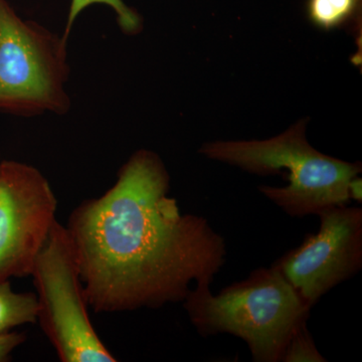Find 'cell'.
<instances>
[{"label":"cell","mask_w":362,"mask_h":362,"mask_svg":"<svg viewBox=\"0 0 362 362\" xmlns=\"http://www.w3.org/2000/svg\"><path fill=\"white\" fill-rule=\"evenodd\" d=\"M163 161L136 151L104 194L76 207L68 228L88 305L96 313L160 308L209 284L226 262L225 240L202 216L181 213Z\"/></svg>","instance_id":"obj_1"},{"label":"cell","mask_w":362,"mask_h":362,"mask_svg":"<svg viewBox=\"0 0 362 362\" xmlns=\"http://www.w3.org/2000/svg\"><path fill=\"white\" fill-rule=\"evenodd\" d=\"M195 286L185 299L190 322L202 337L228 333L242 338L252 361H282L288 343L306 324L312 307L273 265L252 272L218 295Z\"/></svg>","instance_id":"obj_2"},{"label":"cell","mask_w":362,"mask_h":362,"mask_svg":"<svg viewBox=\"0 0 362 362\" xmlns=\"http://www.w3.org/2000/svg\"><path fill=\"white\" fill-rule=\"evenodd\" d=\"M305 130L306 122L300 121L271 139L207 143L199 152L255 175H275L285 169L289 173L287 187H259V192L289 216H318L350 201V183L361 173V164L317 151L307 141Z\"/></svg>","instance_id":"obj_3"},{"label":"cell","mask_w":362,"mask_h":362,"mask_svg":"<svg viewBox=\"0 0 362 362\" xmlns=\"http://www.w3.org/2000/svg\"><path fill=\"white\" fill-rule=\"evenodd\" d=\"M70 74L68 40L0 0V113L66 115Z\"/></svg>","instance_id":"obj_4"},{"label":"cell","mask_w":362,"mask_h":362,"mask_svg":"<svg viewBox=\"0 0 362 362\" xmlns=\"http://www.w3.org/2000/svg\"><path fill=\"white\" fill-rule=\"evenodd\" d=\"M37 322L62 362H115L90 322L80 261L66 226L58 221L33 264Z\"/></svg>","instance_id":"obj_5"},{"label":"cell","mask_w":362,"mask_h":362,"mask_svg":"<svg viewBox=\"0 0 362 362\" xmlns=\"http://www.w3.org/2000/svg\"><path fill=\"white\" fill-rule=\"evenodd\" d=\"M57 209L56 194L40 169L0 160V282L30 277Z\"/></svg>","instance_id":"obj_6"},{"label":"cell","mask_w":362,"mask_h":362,"mask_svg":"<svg viewBox=\"0 0 362 362\" xmlns=\"http://www.w3.org/2000/svg\"><path fill=\"white\" fill-rule=\"evenodd\" d=\"M318 216L319 232L274 264L311 307L362 267L361 207L333 206Z\"/></svg>","instance_id":"obj_7"},{"label":"cell","mask_w":362,"mask_h":362,"mask_svg":"<svg viewBox=\"0 0 362 362\" xmlns=\"http://www.w3.org/2000/svg\"><path fill=\"white\" fill-rule=\"evenodd\" d=\"M361 0H307L309 21L319 30H329L354 25L361 16Z\"/></svg>","instance_id":"obj_8"},{"label":"cell","mask_w":362,"mask_h":362,"mask_svg":"<svg viewBox=\"0 0 362 362\" xmlns=\"http://www.w3.org/2000/svg\"><path fill=\"white\" fill-rule=\"evenodd\" d=\"M35 293L16 292L11 281L0 282V334L26 324L37 323Z\"/></svg>","instance_id":"obj_9"},{"label":"cell","mask_w":362,"mask_h":362,"mask_svg":"<svg viewBox=\"0 0 362 362\" xmlns=\"http://www.w3.org/2000/svg\"><path fill=\"white\" fill-rule=\"evenodd\" d=\"M96 4H102L112 9V11L115 13L119 28L125 35H135L141 32L143 26L141 16L124 0H71L65 32L63 33V37L66 40H69L78 16L88 7L96 6Z\"/></svg>","instance_id":"obj_10"},{"label":"cell","mask_w":362,"mask_h":362,"mask_svg":"<svg viewBox=\"0 0 362 362\" xmlns=\"http://www.w3.org/2000/svg\"><path fill=\"white\" fill-rule=\"evenodd\" d=\"M282 361H326V359L317 350L310 333L307 330L306 324L301 326L293 335L286 347Z\"/></svg>","instance_id":"obj_11"},{"label":"cell","mask_w":362,"mask_h":362,"mask_svg":"<svg viewBox=\"0 0 362 362\" xmlns=\"http://www.w3.org/2000/svg\"><path fill=\"white\" fill-rule=\"evenodd\" d=\"M25 341V335L14 330L0 334V362L8 361L16 349Z\"/></svg>","instance_id":"obj_12"},{"label":"cell","mask_w":362,"mask_h":362,"mask_svg":"<svg viewBox=\"0 0 362 362\" xmlns=\"http://www.w3.org/2000/svg\"><path fill=\"white\" fill-rule=\"evenodd\" d=\"M350 199L361 202V178H354L350 183L349 187Z\"/></svg>","instance_id":"obj_13"},{"label":"cell","mask_w":362,"mask_h":362,"mask_svg":"<svg viewBox=\"0 0 362 362\" xmlns=\"http://www.w3.org/2000/svg\"><path fill=\"white\" fill-rule=\"evenodd\" d=\"M0 160H1V157H0Z\"/></svg>","instance_id":"obj_14"}]
</instances>
